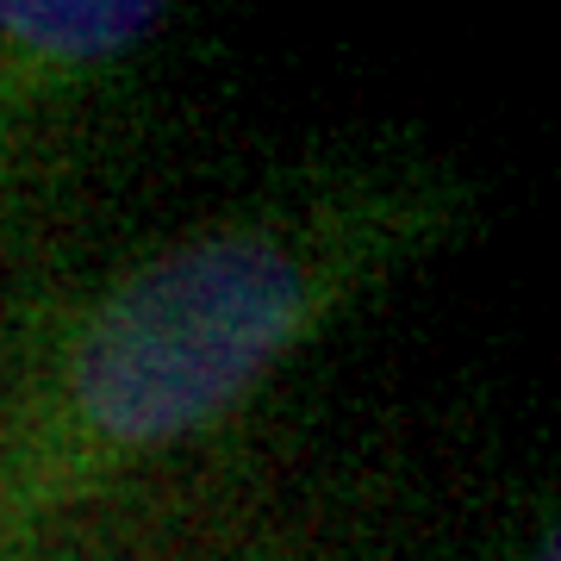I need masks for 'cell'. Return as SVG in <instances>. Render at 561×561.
Returning <instances> with one entry per match:
<instances>
[{"label": "cell", "mask_w": 561, "mask_h": 561, "mask_svg": "<svg viewBox=\"0 0 561 561\" xmlns=\"http://www.w3.org/2000/svg\"><path fill=\"white\" fill-rule=\"evenodd\" d=\"M461 219L468 187L449 175H350L119 275L62 331L0 443V556L238 419L343 312L437 256Z\"/></svg>", "instance_id": "1"}, {"label": "cell", "mask_w": 561, "mask_h": 561, "mask_svg": "<svg viewBox=\"0 0 561 561\" xmlns=\"http://www.w3.org/2000/svg\"><path fill=\"white\" fill-rule=\"evenodd\" d=\"M556 549H561V530H556V518H542V530H537V549H530V561H556Z\"/></svg>", "instance_id": "3"}, {"label": "cell", "mask_w": 561, "mask_h": 561, "mask_svg": "<svg viewBox=\"0 0 561 561\" xmlns=\"http://www.w3.org/2000/svg\"><path fill=\"white\" fill-rule=\"evenodd\" d=\"M150 0H0V131L88 94V81L169 32Z\"/></svg>", "instance_id": "2"}]
</instances>
